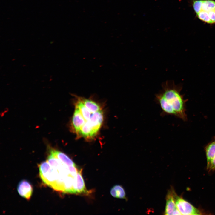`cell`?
Segmentation results:
<instances>
[{
	"label": "cell",
	"instance_id": "obj_10",
	"mask_svg": "<svg viewBox=\"0 0 215 215\" xmlns=\"http://www.w3.org/2000/svg\"><path fill=\"white\" fill-rule=\"evenodd\" d=\"M207 161V168L208 169L215 156V138L208 143L205 148Z\"/></svg>",
	"mask_w": 215,
	"mask_h": 215
},
{
	"label": "cell",
	"instance_id": "obj_3",
	"mask_svg": "<svg viewBox=\"0 0 215 215\" xmlns=\"http://www.w3.org/2000/svg\"><path fill=\"white\" fill-rule=\"evenodd\" d=\"M175 199L176 206L182 215H200L201 211L175 193Z\"/></svg>",
	"mask_w": 215,
	"mask_h": 215
},
{
	"label": "cell",
	"instance_id": "obj_8",
	"mask_svg": "<svg viewBox=\"0 0 215 215\" xmlns=\"http://www.w3.org/2000/svg\"><path fill=\"white\" fill-rule=\"evenodd\" d=\"M103 120V113L101 110L91 114L88 121L98 131L100 129Z\"/></svg>",
	"mask_w": 215,
	"mask_h": 215
},
{
	"label": "cell",
	"instance_id": "obj_14",
	"mask_svg": "<svg viewBox=\"0 0 215 215\" xmlns=\"http://www.w3.org/2000/svg\"><path fill=\"white\" fill-rule=\"evenodd\" d=\"M76 107L79 109L85 119L87 121L90 118L92 113L86 107L81 99L77 101Z\"/></svg>",
	"mask_w": 215,
	"mask_h": 215
},
{
	"label": "cell",
	"instance_id": "obj_12",
	"mask_svg": "<svg viewBox=\"0 0 215 215\" xmlns=\"http://www.w3.org/2000/svg\"><path fill=\"white\" fill-rule=\"evenodd\" d=\"M110 193L112 196L120 199H126L125 191L121 186L119 185H114L110 190Z\"/></svg>",
	"mask_w": 215,
	"mask_h": 215
},
{
	"label": "cell",
	"instance_id": "obj_16",
	"mask_svg": "<svg viewBox=\"0 0 215 215\" xmlns=\"http://www.w3.org/2000/svg\"><path fill=\"white\" fill-rule=\"evenodd\" d=\"M197 14L198 18L201 20L209 24H213L208 12L202 10Z\"/></svg>",
	"mask_w": 215,
	"mask_h": 215
},
{
	"label": "cell",
	"instance_id": "obj_9",
	"mask_svg": "<svg viewBox=\"0 0 215 215\" xmlns=\"http://www.w3.org/2000/svg\"><path fill=\"white\" fill-rule=\"evenodd\" d=\"M88 121L82 127L79 134L86 138H91L95 136L98 132Z\"/></svg>",
	"mask_w": 215,
	"mask_h": 215
},
{
	"label": "cell",
	"instance_id": "obj_2",
	"mask_svg": "<svg viewBox=\"0 0 215 215\" xmlns=\"http://www.w3.org/2000/svg\"><path fill=\"white\" fill-rule=\"evenodd\" d=\"M162 89L156 94L155 100L160 106L162 116L171 115L184 121L187 120L186 113V99L181 94V84L176 85L172 80H168L162 84Z\"/></svg>",
	"mask_w": 215,
	"mask_h": 215
},
{
	"label": "cell",
	"instance_id": "obj_15",
	"mask_svg": "<svg viewBox=\"0 0 215 215\" xmlns=\"http://www.w3.org/2000/svg\"><path fill=\"white\" fill-rule=\"evenodd\" d=\"M215 10V1L212 0H203L202 10L208 12Z\"/></svg>",
	"mask_w": 215,
	"mask_h": 215
},
{
	"label": "cell",
	"instance_id": "obj_7",
	"mask_svg": "<svg viewBox=\"0 0 215 215\" xmlns=\"http://www.w3.org/2000/svg\"><path fill=\"white\" fill-rule=\"evenodd\" d=\"M82 169L79 170L77 172L75 186L74 188L75 194H88L89 191L85 187V182L82 173Z\"/></svg>",
	"mask_w": 215,
	"mask_h": 215
},
{
	"label": "cell",
	"instance_id": "obj_11",
	"mask_svg": "<svg viewBox=\"0 0 215 215\" xmlns=\"http://www.w3.org/2000/svg\"><path fill=\"white\" fill-rule=\"evenodd\" d=\"M50 149L59 159L68 166H76L72 160L64 153L52 148Z\"/></svg>",
	"mask_w": 215,
	"mask_h": 215
},
{
	"label": "cell",
	"instance_id": "obj_18",
	"mask_svg": "<svg viewBox=\"0 0 215 215\" xmlns=\"http://www.w3.org/2000/svg\"><path fill=\"white\" fill-rule=\"evenodd\" d=\"M208 15L213 23H215V10L208 12Z\"/></svg>",
	"mask_w": 215,
	"mask_h": 215
},
{
	"label": "cell",
	"instance_id": "obj_17",
	"mask_svg": "<svg viewBox=\"0 0 215 215\" xmlns=\"http://www.w3.org/2000/svg\"><path fill=\"white\" fill-rule=\"evenodd\" d=\"M203 0H197L194 1L193 6L195 12L197 14L202 10Z\"/></svg>",
	"mask_w": 215,
	"mask_h": 215
},
{
	"label": "cell",
	"instance_id": "obj_13",
	"mask_svg": "<svg viewBox=\"0 0 215 215\" xmlns=\"http://www.w3.org/2000/svg\"><path fill=\"white\" fill-rule=\"evenodd\" d=\"M86 107L92 113L101 110L100 105L95 102L89 99L82 100Z\"/></svg>",
	"mask_w": 215,
	"mask_h": 215
},
{
	"label": "cell",
	"instance_id": "obj_6",
	"mask_svg": "<svg viewBox=\"0 0 215 215\" xmlns=\"http://www.w3.org/2000/svg\"><path fill=\"white\" fill-rule=\"evenodd\" d=\"M86 121L79 109L76 107L72 118V125L74 130L77 133H79L82 127Z\"/></svg>",
	"mask_w": 215,
	"mask_h": 215
},
{
	"label": "cell",
	"instance_id": "obj_4",
	"mask_svg": "<svg viewBox=\"0 0 215 215\" xmlns=\"http://www.w3.org/2000/svg\"><path fill=\"white\" fill-rule=\"evenodd\" d=\"M175 193L174 189L172 188L168 191L166 197L165 215H182L176 204L174 197Z\"/></svg>",
	"mask_w": 215,
	"mask_h": 215
},
{
	"label": "cell",
	"instance_id": "obj_19",
	"mask_svg": "<svg viewBox=\"0 0 215 215\" xmlns=\"http://www.w3.org/2000/svg\"><path fill=\"white\" fill-rule=\"evenodd\" d=\"M208 170H215V156L213 159Z\"/></svg>",
	"mask_w": 215,
	"mask_h": 215
},
{
	"label": "cell",
	"instance_id": "obj_5",
	"mask_svg": "<svg viewBox=\"0 0 215 215\" xmlns=\"http://www.w3.org/2000/svg\"><path fill=\"white\" fill-rule=\"evenodd\" d=\"M17 190L19 195L22 197L29 200L33 192V187L28 181L23 180L19 183Z\"/></svg>",
	"mask_w": 215,
	"mask_h": 215
},
{
	"label": "cell",
	"instance_id": "obj_1",
	"mask_svg": "<svg viewBox=\"0 0 215 215\" xmlns=\"http://www.w3.org/2000/svg\"><path fill=\"white\" fill-rule=\"evenodd\" d=\"M49 150L47 159L39 165L40 176L46 185L64 193L65 184L74 180L77 174L71 173L70 166L59 159L51 149Z\"/></svg>",
	"mask_w": 215,
	"mask_h": 215
}]
</instances>
